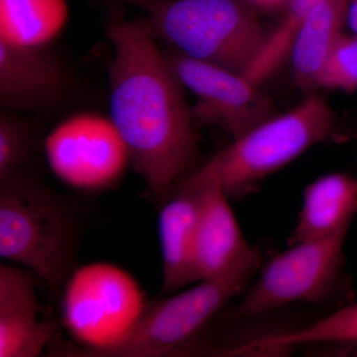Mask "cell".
I'll return each mask as SVG.
<instances>
[{
    "label": "cell",
    "mask_w": 357,
    "mask_h": 357,
    "mask_svg": "<svg viewBox=\"0 0 357 357\" xmlns=\"http://www.w3.org/2000/svg\"><path fill=\"white\" fill-rule=\"evenodd\" d=\"M114 57L109 67V119L155 203L199 168L192 110L142 20L107 26Z\"/></svg>",
    "instance_id": "obj_1"
},
{
    "label": "cell",
    "mask_w": 357,
    "mask_h": 357,
    "mask_svg": "<svg viewBox=\"0 0 357 357\" xmlns=\"http://www.w3.org/2000/svg\"><path fill=\"white\" fill-rule=\"evenodd\" d=\"M77 227L68 204L23 169L0 182V257L21 265L61 296L73 272Z\"/></svg>",
    "instance_id": "obj_2"
},
{
    "label": "cell",
    "mask_w": 357,
    "mask_h": 357,
    "mask_svg": "<svg viewBox=\"0 0 357 357\" xmlns=\"http://www.w3.org/2000/svg\"><path fill=\"white\" fill-rule=\"evenodd\" d=\"M139 7L155 39L188 57L245 74L271 30L243 0H122Z\"/></svg>",
    "instance_id": "obj_3"
},
{
    "label": "cell",
    "mask_w": 357,
    "mask_h": 357,
    "mask_svg": "<svg viewBox=\"0 0 357 357\" xmlns=\"http://www.w3.org/2000/svg\"><path fill=\"white\" fill-rule=\"evenodd\" d=\"M337 115L312 93L295 109L277 114L239 136L197 169L215 178L229 199L250 194L264 178L333 135Z\"/></svg>",
    "instance_id": "obj_4"
},
{
    "label": "cell",
    "mask_w": 357,
    "mask_h": 357,
    "mask_svg": "<svg viewBox=\"0 0 357 357\" xmlns=\"http://www.w3.org/2000/svg\"><path fill=\"white\" fill-rule=\"evenodd\" d=\"M60 299L63 324L81 345L54 351L64 356L91 357L116 344L147 306L137 281L126 270L107 262L74 270Z\"/></svg>",
    "instance_id": "obj_5"
},
{
    "label": "cell",
    "mask_w": 357,
    "mask_h": 357,
    "mask_svg": "<svg viewBox=\"0 0 357 357\" xmlns=\"http://www.w3.org/2000/svg\"><path fill=\"white\" fill-rule=\"evenodd\" d=\"M262 260L256 258L231 273L199 281L194 287L147 304L121 342L91 357L178 356L230 301L246 290Z\"/></svg>",
    "instance_id": "obj_6"
},
{
    "label": "cell",
    "mask_w": 357,
    "mask_h": 357,
    "mask_svg": "<svg viewBox=\"0 0 357 357\" xmlns=\"http://www.w3.org/2000/svg\"><path fill=\"white\" fill-rule=\"evenodd\" d=\"M349 227L318 241H301L275 256L230 312L231 321L269 314L294 303L321 304L337 287Z\"/></svg>",
    "instance_id": "obj_7"
},
{
    "label": "cell",
    "mask_w": 357,
    "mask_h": 357,
    "mask_svg": "<svg viewBox=\"0 0 357 357\" xmlns=\"http://www.w3.org/2000/svg\"><path fill=\"white\" fill-rule=\"evenodd\" d=\"M185 89L198 96L195 121L215 124L232 139L277 115L269 96L241 73L188 57L175 49L164 52Z\"/></svg>",
    "instance_id": "obj_8"
},
{
    "label": "cell",
    "mask_w": 357,
    "mask_h": 357,
    "mask_svg": "<svg viewBox=\"0 0 357 357\" xmlns=\"http://www.w3.org/2000/svg\"><path fill=\"white\" fill-rule=\"evenodd\" d=\"M45 152L53 172L83 191L114 185L130 160L110 119L95 114L77 115L62 122L47 138Z\"/></svg>",
    "instance_id": "obj_9"
},
{
    "label": "cell",
    "mask_w": 357,
    "mask_h": 357,
    "mask_svg": "<svg viewBox=\"0 0 357 357\" xmlns=\"http://www.w3.org/2000/svg\"><path fill=\"white\" fill-rule=\"evenodd\" d=\"M69 73L48 45L25 46L0 39V105L3 112H49L68 102Z\"/></svg>",
    "instance_id": "obj_10"
},
{
    "label": "cell",
    "mask_w": 357,
    "mask_h": 357,
    "mask_svg": "<svg viewBox=\"0 0 357 357\" xmlns=\"http://www.w3.org/2000/svg\"><path fill=\"white\" fill-rule=\"evenodd\" d=\"M189 180L199 188L195 267L198 282L236 271L262 256L241 231L229 204V197L215 178L195 171Z\"/></svg>",
    "instance_id": "obj_11"
},
{
    "label": "cell",
    "mask_w": 357,
    "mask_h": 357,
    "mask_svg": "<svg viewBox=\"0 0 357 357\" xmlns=\"http://www.w3.org/2000/svg\"><path fill=\"white\" fill-rule=\"evenodd\" d=\"M36 275L0 265V357H37L52 344L60 324L41 319Z\"/></svg>",
    "instance_id": "obj_12"
},
{
    "label": "cell",
    "mask_w": 357,
    "mask_h": 357,
    "mask_svg": "<svg viewBox=\"0 0 357 357\" xmlns=\"http://www.w3.org/2000/svg\"><path fill=\"white\" fill-rule=\"evenodd\" d=\"M158 229L162 258L161 295L198 283L195 267L199 188L185 178L159 204Z\"/></svg>",
    "instance_id": "obj_13"
},
{
    "label": "cell",
    "mask_w": 357,
    "mask_h": 357,
    "mask_svg": "<svg viewBox=\"0 0 357 357\" xmlns=\"http://www.w3.org/2000/svg\"><path fill=\"white\" fill-rule=\"evenodd\" d=\"M349 0H325L312 9L296 33L289 58L294 79L303 93L312 95L319 89L325 69L347 24Z\"/></svg>",
    "instance_id": "obj_14"
},
{
    "label": "cell",
    "mask_w": 357,
    "mask_h": 357,
    "mask_svg": "<svg viewBox=\"0 0 357 357\" xmlns=\"http://www.w3.org/2000/svg\"><path fill=\"white\" fill-rule=\"evenodd\" d=\"M357 215L356 178L330 173L307 185L293 243L318 241L351 225Z\"/></svg>",
    "instance_id": "obj_15"
},
{
    "label": "cell",
    "mask_w": 357,
    "mask_h": 357,
    "mask_svg": "<svg viewBox=\"0 0 357 357\" xmlns=\"http://www.w3.org/2000/svg\"><path fill=\"white\" fill-rule=\"evenodd\" d=\"M68 13L66 0H0V39L48 45L64 27Z\"/></svg>",
    "instance_id": "obj_16"
},
{
    "label": "cell",
    "mask_w": 357,
    "mask_h": 357,
    "mask_svg": "<svg viewBox=\"0 0 357 357\" xmlns=\"http://www.w3.org/2000/svg\"><path fill=\"white\" fill-rule=\"evenodd\" d=\"M357 344V302L333 312L311 325L257 342L261 349H291L299 345Z\"/></svg>",
    "instance_id": "obj_17"
},
{
    "label": "cell",
    "mask_w": 357,
    "mask_h": 357,
    "mask_svg": "<svg viewBox=\"0 0 357 357\" xmlns=\"http://www.w3.org/2000/svg\"><path fill=\"white\" fill-rule=\"evenodd\" d=\"M325 0H291L283 18L270 33L264 48L244 74L249 81L261 84L289 58L291 46L303 21Z\"/></svg>",
    "instance_id": "obj_18"
},
{
    "label": "cell",
    "mask_w": 357,
    "mask_h": 357,
    "mask_svg": "<svg viewBox=\"0 0 357 357\" xmlns=\"http://www.w3.org/2000/svg\"><path fill=\"white\" fill-rule=\"evenodd\" d=\"M35 143L32 124L15 112L0 115V182L27 168Z\"/></svg>",
    "instance_id": "obj_19"
},
{
    "label": "cell",
    "mask_w": 357,
    "mask_h": 357,
    "mask_svg": "<svg viewBox=\"0 0 357 357\" xmlns=\"http://www.w3.org/2000/svg\"><path fill=\"white\" fill-rule=\"evenodd\" d=\"M319 89L357 91V35H344L319 77Z\"/></svg>",
    "instance_id": "obj_20"
},
{
    "label": "cell",
    "mask_w": 357,
    "mask_h": 357,
    "mask_svg": "<svg viewBox=\"0 0 357 357\" xmlns=\"http://www.w3.org/2000/svg\"><path fill=\"white\" fill-rule=\"evenodd\" d=\"M243 1L252 7L255 10L275 13V11L285 10L291 0H243Z\"/></svg>",
    "instance_id": "obj_21"
},
{
    "label": "cell",
    "mask_w": 357,
    "mask_h": 357,
    "mask_svg": "<svg viewBox=\"0 0 357 357\" xmlns=\"http://www.w3.org/2000/svg\"><path fill=\"white\" fill-rule=\"evenodd\" d=\"M347 23L354 35H357V0H349Z\"/></svg>",
    "instance_id": "obj_22"
},
{
    "label": "cell",
    "mask_w": 357,
    "mask_h": 357,
    "mask_svg": "<svg viewBox=\"0 0 357 357\" xmlns=\"http://www.w3.org/2000/svg\"><path fill=\"white\" fill-rule=\"evenodd\" d=\"M356 178V182H357V177Z\"/></svg>",
    "instance_id": "obj_23"
}]
</instances>
